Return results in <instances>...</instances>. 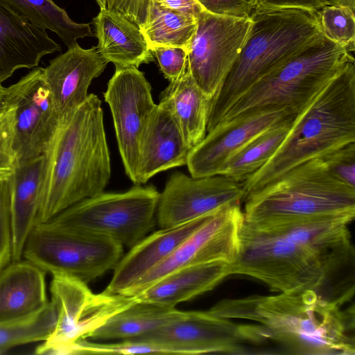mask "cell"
<instances>
[{
    "mask_svg": "<svg viewBox=\"0 0 355 355\" xmlns=\"http://www.w3.org/2000/svg\"><path fill=\"white\" fill-rule=\"evenodd\" d=\"M159 193L153 185L139 184L123 193L103 191L72 205L44 224L105 237L130 248L155 227Z\"/></svg>",
    "mask_w": 355,
    "mask_h": 355,
    "instance_id": "ba28073f",
    "label": "cell"
},
{
    "mask_svg": "<svg viewBox=\"0 0 355 355\" xmlns=\"http://www.w3.org/2000/svg\"><path fill=\"white\" fill-rule=\"evenodd\" d=\"M324 6H345L355 11V0H323Z\"/></svg>",
    "mask_w": 355,
    "mask_h": 355,
    "instance_id": "ee69618b",
    "label": "cell"
},
{
    "mask_svg": "<svg viewBox=\"0 0 355 355\" xmlns=\"http://www.w3.org/2000/svg\"><path fill=\"white\" fill-rule=\"evenodd\" d=\"M15 126V107L0 114V181L9 179L16 165Z\"/></svg>",
    "mask_w": 355,
    "mask_h": 355,
    "instance_id": "e575fe53",
    "label": "cell"
},
{
    "mask_svg": "<svg viewBox=\"0 0 355 355\" xmlns=\"http://www.w3.org/2000/svg\"><path fill=\"white\" fill-rule=\"evenodd\" d=\"M45 275L25 259L0 272V324L31 315L49 303Z\"/></svg>",
    "mask_w": 355,
    "mask_h": 355,
    "instance_id": "d4e9b609",
    "label": "cell"
},
{
    "mask_svg": "<svg viewBox=\"0 0 355 355\" xmlns=\"http://www.w3.org/2000/svg\"><path fill=\"white\" fill-rule=\"evenodd\" d=\"M250 19L241 51L213 98L207 132L252 84L322 34L317 13L311 10L257 7Z\"/></svg>",
    "mask_w": 355,
    "mask_h": 355,
    "instance_id": "277c9868",
    "label": "cell"
},
{
    "mask_svg": "<svg viewBox=\"0 0 355 355\" xmlns=\"http://www.w3.org/2000/svg\"><path fill=\"white\" fill-rule=\"evenodd\" d=\"M15 12L33 25L56 33L64 44L70 48L77 40L93 37L90 24L72 21L67 12L52 0H0Z\"/></svg>",
    "mask_w": 355,
    "mask_h": 355,
    "instance_id": "f546056e",
    "label": "cell"
},
{
    "mask_svg": "<svg viewBox=\"0 0 355 355\" xmlns=\"http://www.w3.org/2000/svg\"><path fill=\"white\" fill-rule=\"evenodd\" d=\"M295 117L276 123L252 137L227 159L218 175L243 182L273 155Z\"/></svg>",
    "mask_w": 355,
    "mask_h": 355,
    "instance_id": "f1b7e54d",
    "label": "cell"
},
{
    "mask_svg": "<svg viewBox=\"0 0 355 355\" xmlns=\"http://www.w3.org/2000/svg\"><path fill=\"white\" fill-rule=\"evenodd\" d=\"M46 171L37 225L104 191L111 162L101 101L94 94L60 117L46 151Z\"/></svg>",
    "mask_w": 355,
    "mask_h": 355,
    "instance_id": "7a4b0ae2",
    "label": "cell"
},
{
    "mask_svg": "<svg viewBox=\"0 0 355 355\" xmlns=\"http://www.w3.org/2000/svg\"><path fill=\"white\" fill-rule=\"evenodd\" d=\"M101 9H106L107 0H96Z\"/></svg>",
    "mask_w": 355,
    "mask_h": 355,
    "instance_id": "f6af8a7d",
    "label": "cell"
},
{
    "mask_svg": "<svg viewBox=\"0 0 355 355\" xmlns=\"http://www.w3.org/2000/svg\"><path fill=\"white\" fill-rule=\"evenodd\" d=\"M197 25V17L163 8L150 0L141 31L149 48L181 47L187 51Z\"/></svg>",
    "mask_w": 355,
    "mask_h": 355,
    "instance_id": "4dcf8cb0",
    "label": "cell"
},
{
    "mask_svg": "<svg viewBox=\"0 0 355 355\" xmlns=\"http://www.w3.org/2000/svg\"><path fill=\"white\" fill-rule=\"evenodd\" d=\"M314 291L223 300L208 311L257 322L266 340L301 355L355 354L354 313Z\"/></svg>",
    "mask_w": 355,
    "mask_h": 355,
    "instance_id": "6da1fadb",
    "label": "cell"
},
{
    "mask_svg": "<svg viewBox=\"0 0 355 355\" xmlns=\"http://www.w3.org/2000/svg\"><path fill=\"white\" fill-rule=\"evenodd\" d=\"M243 200L244 222L253 228L324 216L355 217V188L338 180L321 157L292 168Z\"/></svg>",
    "mask_w": 355,
    "mask_h": 355,
    "instance_id": "5b68a950",
    "label": "cell"
},
{
    "mask_svg": "<svg viewBox=\"0 0 355 355\" xmlns=\"http://www.w3.org/2000/svg\"><path fill=\"white\" fill-rule=\"evenodd\" d=\"M243 223L241 203H230L214 211L168 257L123 294L135 295L167 274L189 264L231 263L239 252Z\"/></svg>",
    "mask_w": 355,
    "mask_h": 355,
    "instance_id": "8fae6325",
    "label": "cell"
},
{
    "mask_svg": "<svg viewBox=\"0 0 355 355\" xmlns=\"http://www.w3.org/2000/svg\"><path fill=\"white\" fill-rule=\"evenodd\" d=\"M22 87L21 78L8 87H3L0 84V114L16 107Z\"/></svg>",
    "mask_w": 355,
    "mask_h": 355,
    "instance_id": "b9f144b4",
    "label": "cell"
},
{
    "mask_svg": "<svg viewBox=\"0 0 355 355\" xmlns=\"http://www.w3.org/2000/svg\"><path fill=\"white\" fill-rule=\"evenodd\" d=\"M107 63L97 46L86 49L78 44L50 60L43 76L60 117L86 100L92 80L104 71Z\"/></svg>",
    "mask_w": 355,
    "mask_h": 355,
    "instance_id": "ac0fdd59",
    "label": "cell"
},
{
    "mask_svg": "<svg viewBox=\"0 0 355 355\" xmlns=\"http://www.w3.org/2000/svg\"><path fill=\"white\" fill-rule=\"evenodd\" d=\"M212 103L213 98L198 86L188 67L181 77L169 82L161 92L158 105L174 116L187 144L192 149L207 134Z\"/></svg>",
    "mask_w": 355,
    "mask_h": 355,
    "instance_id": "4316f807",
    "label": "cell"
},
{
    "mask_svg": "<svg viewBox=\"0 0 355 355\" xmlns=\"http://www.w3.org/2000/svg\"><path fill=\"white\" fill-rule=\"evenodd\" d=\"M230 275L227 263L189 264L167 274L132 296L138 302L175 307L212 290Z\"/></svg>",
    "mask_w": 355,
    "mask_h": 355,
    "instance_id": "cb8c5ba5",
    "label": "cell"
},
{
    "mask_svg": "<svg viewBox=\"0 0 355 355\" xmlns=\"http://www.w3.org/2000/svg\"><path fill=\"white\" fill-rule=\"evenodd\" d=\"M123 246L86 232L36 225L29 234L22 258L45 272L63 274L87 284L113 270Z\"/></svg>",
    "mask_w": 355,
    "mask_h": 355,
    "instance_id": "9c48e42d",
    "label": "cell"
},
{
    "mask_svg": "<svg viewBox=\"0 0 355 355\" xmlns=\"http://www.w3.org/2000/svg\"><path fill=\"white\" fill-rule=\"evenodd\" d=\"M354 218L351 216H324L254 229L282 235L303 245L337 268L354 254L348 227Z\"/></svg>",
    "mask_w": 355,
    "mask_h": 355,
    "instance_id": "603a6c76",
    "label": "cell"
},
{
    "mask_svg": "<svg viewBox=\"0 0 355 355\" xmlns=\"http://www.w3.org/2000/svg\"><path fill=\"white\" fill-rule=\"evenodd\" d=\"M97 49L115 68H138L154 60V55L139 27L123 16L101 9L94 18Z\"/></svg>",
    "mask_w": 355,
    "mask_h": 355,
    "instance_id": "484cf974",
    "label": "cell"
},
{
    "mask_svg": "<svg viewBox=\"0 0 355 355\" xmlns=\"http://www.w3.org/2000/svg\"><path fill=\"white\" fill-rule=\"evenodd\" d=\"M257 7L298 8L317 12L324 6L323 0H256Z\"/></svg>",
    "mask_w": 355,
    "mask_h": 355,
    "instance_id": "60d3db41",
    "label": "cell"
},
{
    "mask_svg": "<svg viewBox=\"0 0 355 355\" xmlns=\"http://www.w3.org/2000/svg\"><path fill=\"white\" fill-rule=\"evenodd\" d=\"M103 96L112 113L125 174L136 184L140 135L157 105L150 84L138 68H115Z\"/></svg>",
    "mask_w": 355,
    "mask_h": 355,
    "instance_id": "5bb4252c",
    "label": "cell"
},
{
    "mask_svg": "<svg viewBox=\"0 0 355 355\" xmlns=\"http://www.w3.org/2000/svg\"><path fill=\"white\" fill-rule=\"evenodd\" d=\"M316 13L322 33L349 52L354 51V12L345 6H324Z\"/></svg>",
    "mask_w": 355,
    "mask_h": 355,
    "instance_id": "d6a6232c",
    "label": "cell"
},
{
    "mask_svg": "<svg viewBox=\"0 0 355 355\" xmlns=\"http://www.w3.org/2000/svg\"><path fill=\"white\" fill-rule=\"evenodd\" d=\"M352 58L346 48L322 33L252 84L231 104L218 123L257 107H286L300 113Z\"/></svg>",
    "mask_w": 355,
    "mask_h": 355,
    "instance_id": "8992f818",
    "label": "cell"
},
{
    "mask_svg": "<svg viewBox=\"0 0 355 355\" xmlns=\"http://www.w3.org/2000/svg\"><path fill=\"white\" fill-rule=\"evenodd\" d=\"M243 183L224 175L200 178L173 173L159 193L156 222L160 228L182 225L230 203H241Z\"/></svg>",
    "mask_w": 355,
    "mask_h": 355,
    "instance_id": "9a60e30c",
    "label": "cell"
},
{
    "mask_svg": "<svg viewBox=\"0 0 355 355\" xmlns=\"http://www.w3.org/2000/svg\"><path fill=\"white\" fill-rule=\"evenodd\" d=\"M352 142H355L354 58L298 113L270 159L242 182L245 196L292 168Z\"/></svg>",
    "mask_w": 355,
    "mask_h": 355,
    "instance_id": "3957f363",
    "label": "cell"
},
{
    "mask_svg": "<svg viewBox=\"0 0 355 355\" xmlns=\"http://www.w3.org/2000/svg\"><path fill=\"white\" fill-rule=\"evenodd\" d=\"M191 148L174 116L157 104L140 135L136 184H145L157 173L187 165Z\"/></svg>",
    "mask_w": 355,
    "mask_h": 355,
    "instance_id": "d6986e66",
    "label": "cell"
},
{
    "mask_svg": "<svg viewBox=\"0 0 355 355\" xmlns=\"http://www.w3.org/2000/svg\"><path fill=\"white\" fill-rule=\"evenodd\" d=\"M60 50L46 30L0 1V84L16 70L36 67L43 56Z\"/></svg>",
    "mask_w": 355,
    "mask_h": 355,
    "instance_id": "44dd1931",
    "label": "cell"
},
{
    "mask_svg": "<svg viewBox=\"0 0 355 355\" xmlns=\"http://www.w3.org/2000/svg\"><path fill=\"white\" fill-rule=\"evenodd\" d=\"M230 275L253 277L278 293L314 291L320 294L336 267L310 248L244 222Z\"/></svg>",
    "mask_w": 355,
    "mask_h": 355,
    "instance_id": "52a82bcc",
    "label": "cell"
},
{
    "mask_svg": "<svg viewBox=\"0 0 355 355\" xmlns=\"http://www.w3.org/2000/svg\"><path fill=\"white\" fill-rule=\"evenodd\" d=\"M321 158L338 180L355 188V142L343 146Z\"/></svg>",
    "mask_w": 355,
    "mask_h": 355,
    "instance_id": "d590c367",
    "label": "cell"
},
{
    "mask_svg": "<svg viewBox=\"0 0 355 355\" xmlns=\"http://www.w3.org/2000/svg\"><path fill=\"white\" fill-rule=\"evenodd\" d=\"M297 114L286 107H257L218 123L190 151L187 166L191 176L218 175L227 159L252 137Z\"/></svg>",
    "mask_w": 355,
    "mask_h": 355,
    "instance_id": "2e32d148",
    "label": "cell"
},
{
    "mask_svg": "<svg viewBox=\"0 0 355 355\" xmlns=\"http://www.w3.org/2000/svg\"><path fill=\"white\" fill-rule=\"evenodd\" d=\"M184 312L175 307L137 301L110 317L87 338L92 340L136 338L180 318Z\"/></svg>",
    "mask_w": 355,
    "mask_h": 355,
    "instance_id": "83f0119b",
    "label": "cell"
},
{
    "mask_svg": "<svg viewBox=\"0 0 355 355\" xmlns=\"http://www.w3.org/2000/svg\"><path fill=\"white\" fill-rule=\"evenodd\" d=\"M175 354L169 347L139 338L122 340L114 343H98L88 339H81L65 349L63 354Z\"/></svg>",
    "mask_w": 355,
    "mask_h": 355,
    "instance_id": "836d02e7",
    "label": "cell"
},
{
    "mask_svg": "<svg viewBox=\"0 0 355 355\" xmlns=\"http://www.w3.org/2000/svg\"><path fill=\"white\" fill-rule=\"evenodd\" d=\"M51 302L57 313L55 329L39 345L37 354H63L76 341L87 338L110 317L136 301L132 295L94 293L87 284L70 276L52 274Z\"/></svg>",
    "mask_w": 355,
    "mask_h": 355,
    "instance_id": "30bf717a",
    "label": "cell"
},
{
    "mask_svg": "<svg viewBox=\"0 0 355 355\" xmlns=\"http://www.w3.org/2000/svg\"><path fill=\"white\" fill-rule=\"evenodd\" d=\"M56 322V310L49 301L31 315L0 324V353L16 346L45 341L53 332Z\"/></svg>",
    "mask_w": 355,
    "mask_h": 355,
    "instance_id": "1f68e13d",
    "label": "cell"
},
{
    "mask_svg": "<svg viewBox=\"0 0 355 355\" xmlns=\"http://www.w3.org/2000/svg\"><path fill=\"white\" fill-rule=\"evenodd\" d=\"M46 164V153L17 162L10 177L12 261L22 259L26 239L37 225Z\"/></svg>",
    "mask_w": 355,
    "mask_h": 355,
    "instance_id": "7402d4cb",
    "label": "cell"
},
{
    "mask_svg": "<svg viewBox=\"0 0 355 355\" xmlns=\"http://www.w3.org/2000/svg\"><path fill=\"white\" fill-rule=\"evenodd\" d=\"M251 25L250 18L202 11L187 49L189 69L198 86L214 98L236 61Z\"/></svg>",
    "mask_w": 355,
    "mask_h": 355,
    "instance_id": "7c38bea8",
    "label": "cell"
},
{
    "mask_svg": "<svg viewBox=\"0 0 355 355\" xmlns=\"http://www.w3.org/2000/svg\"><path fill=\"white\" fill-rule=\"evenodd\" d=\"M160 71L169 82L181 77L189 67L187 51L181 47L155 46L150 48Z\"/></svg>",
    "mask_w": 355,
    "mask_h": 355,
    "instance_id": "74e56055",
    "label": "cell"
},
{
    "mask_svg": "<svg viewBox=\"0 0 355 355\" xmlns=\"http://www.w3.org/2000/svg\"><path fill=\"white\" fill-rule=\"evenodd\" d=\"M202 8L211 14L250 18L257 8L256 0H196Z\"/></svg>",
    "mask_w": 355,
    "mask_h": 355,
    "instance_id": "f35d334b",
    "label": "cell"
},
{
    "mask_svg": "<svg viewBox=\"0 0 355 355\" xmlns=\"http://www.w3.org/2000/svg\"><path fill=\"white\" fill-rule=\"evenodd\" d=\"M43 72V67H34L21 78L23 87L15 107L16 163L44 155L60 123Z\"/></svg>",
    "mask_w": 355,
    "mask_h": 355,
    "instance_id": "e0dca14e",
    "label": "cell"
},
{
    "mask_svg": "<svg viewBox=\"0 0 355 355\" xmlns=\"http://www.w3.org/2000/svg\"><path fill=\"white\" fill-rule=\"evenodd\" d=\"M211 213L178 226L160 228L146 235L120 259L104 292L123 294L132 288L199 227Z\"/></svg>",
    "mask_w": 355,
    "mask_h": 355,
    "instance_id": "ffe728a7",
    "label": "cell"
},
{
    "mask_svg": "<svg viewBox=\"0 0 355 355\" xmlns=\"http://www.w3.org/2000/svg\"><path fill=\"white\" fill-rule=\"evenodd\" d=\"M159 6L188 14L193 17L198 16L204 10L196 0H153Z\"/></svg>",
    "mask_w": 355,
    "mask_h": 355,
    "instance_id": "7bdbcfd3",
    "label": "cell"
},
{
    "mask_svg": "<svg viewBox=\"0 0 355 355\" xmlns=\"http://www.w3.org/2000/svg\"><path fill=\"white\" fill-rule=\"evenodd\" d=\"M136 338L166 345L175 354H243L245 343L264 340L257 324H239L208 311H184L180 318Z\"/></svg>",
    "mask_w": 355,
    "mask_h": 355,
    "instance_id": "4fadbf2b",
    "label": "cell"
},
{
    "mask_svg": "<svg viewBox=\"0 0 355 355\" xmlns=\"http://www.w3.org/2000/svg\"><path fill=\"white\" fill-rule=\"evenodd\" d=\"M10 178L0 181V272L12 262Z\"/></svg>",
    "mask_w": 355,
    "mask_h": 355,
    "instance_id": "8d00e7d4",
    "label": "cell"
},
{
    "mask_svg": "<svg viewBox=\"0 0 355 355\" xmlns=\"http://www.w3.org/2000/svg\"><path fill=\"white\" fill-rule=\"evenodd\" d=\"M150 0H107L106 9L126 18L139 28L146 18Z\"/></svg>",
    "mask_w": 355,
    "mask_h": 355,
    "instance_id": "ab89813d",
    "label": "cell"
}]
</instances>
